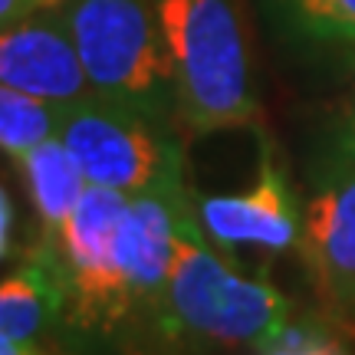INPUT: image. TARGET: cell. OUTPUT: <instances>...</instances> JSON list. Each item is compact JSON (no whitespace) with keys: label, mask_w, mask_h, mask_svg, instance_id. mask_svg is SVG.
Instances as JSON below:
<instances>
[{"label":"cell","mask_w":355,"mask_h":355,"mask_svg":"<svg viewBox=\"0 0 355 355\" xmlns=\"http://www.w3.org/2000/svg\"><path fill=\"white\" fill-rule=\"evenodd\" d=\"M300 250L322 316L355 332V145L339 132L319 141L306 168Z\"/></svg>","instance_id":"cell-6"},{"label":"cell","mask_w":355,"mask_h":355,"mask_svg":"<svg viewBox=\"0 0 355 355\" xmlns=\"http://www.w3.org/2000/svg\"><path fill=\"white\" fill-rule=\"evenodd\" d=\"M66 0H0V26L26 20V17H37L46 10H60Z\"/></svg>","instance_id":"cell-13"},{"label":"cell","mask_w":355,"mask_h":355,"mask_svg":"<svg viewBox=\"0 0 355 355\" xmlns=\"http://www.w3.org/2000/svg\"><path fill=\"white\" fill-rule=\"evenodd\" d=\"M339 135H343L349 145H355V99H352V105H349V112H345V122H343V128H339Z\"/></svg>","instance_id":"cell-17"},{"label":"cell","mask_w":355,"mask_h":355,"mask_svg":"<svg viewBox=\"0 0 355 355\" xmlns=\"http://www.w3.org/2000/svg\"><path fill=\"white\" fill-rule=\"evenodd\" d=\"M0 355H43L33 339H17L10 332L0 329Z\"/></svg>","instance_id":"cell-15"},{"label":"cell","mask_w":355,"mask_h":355,"mask_svg":"<svg viewBox=\"0 0 355 355\" xmlns=\"http://www.w3.org/2000/svg\"><path fill=\"white\" fill-rule=\"evenodd\" d=\"M128 198L89 184L56 234L37 254L56 286L53 339L66 355H135V309L122 257Z\"/></svg>","instance_id":"cell-1"},{"label":"cell","mask_w":355,"mask_h":355,"mask_svg":"<svg viewBox=\"0 0 355 355\" xmlns=\"http://www.w3.org/2000/svg\"><path fill=\"white\" fill-rule=\"evenodd\" d=\"M56 128H60L56 105H46L24 92L0 86V148L7 155L33 148L37 141L56 135Z\"/></svg>","instance_id":"cell-12"},{"label":"cell","mask_w":355,"mask_h":355,"mask_svg":"<svg viewBox=\"0 0 355 355\" xmlns=\"http://www.w3.org/2000/svg\"><path fill=\"white\" fill-rule=\"evenodd\" d=\"M63 20L96 96L178 122V89L152 0H66Z\"/></svg>","instance_id":"cell-4"},{"label":"cell","mask_w":355,"mask_h":355,"mask_svg":"<svg viewBox=\"0 0 355 355\" xmlns=\"http://www.w3.org/2000/svg\"><path fill=\"white\" fill-rule=\"evenodd\" d=\"M270 26L293 46H355V0H260Z\"/></svg>","instance_id":"cell-10"},{"label":"cell","mask_w":355,"mask_h":355,"mask_svg":"<svg viewBox=\"0 0 355 355\" xmlns=\"http://www.w3.org/2000/svg\"><path fill=\"white\" fill-rule=\"evenodd\" d=\"M0 86L56 109L92 96L63 10L0 26Z\"/></svg>","instance_id":"cell-8"},{"label":"cell","mask_w":355,"mask_h":355,"mask_svg":"<svg viewBox=\"0 0 355 355\" xmlns=\"http://www.w3.org/2000/svg\"><path fill=\"white\" fill-rule=\"evenodd\" d=\"M198 207L184 188L175 201V257L168 313L178 355L214 349L263 352L290 326V303L270 279L243 277L224 254L211 250Z\"/></svg>","instance_id":"cell-2"},{"label":"cell","mask_w":355,"mask_h":355,"mask_svg":"<svg viewBox=\"0 0 355 355\" xmlns=\"http://www.w3.org/2000/svg\"><path fill=\"white\" fill-rule=\"evenodd\" d=\"M178 89V122L198 135L257 122L250 53L234 0H152Z\"/></svg>","instance_id":"cell-3"},{"label":"cell","mask_w":355,"mask_h":355,"mask_svg":"<svg viewBox=\"0 0 355 355\" xmlns=\"http://www.w3.org/2000/svg\"><path fill=\"white\" fill-rule=\"evenodd\" d=\"M10 158L26 181L33 211L40 217V237L56 234L89 188L83 168L76 165V158L69 155L60 135H50V139L37 141L33 148L17 152Z\"/></svg>","instance_id":"cell-9"},{"label":"cell","mask_w":355,"mask_h":355,"mask_svg":"<svg viewBox=\"0 0 355 355\" xmlns=\"http://www.w3.org/2000/svg\"><path fill=\"white\" fill-rule=\"evenodd\" d=\"M194 207L204 234L220 250L257 247L266 254H283L290 247H300L303 204L279 165L273 141L263 132L254 184L237 194H204L194 201Z\"/></svg>","instance_id":"cell-7"},{"label":"cell","mask_w":355,"mask_h":355,"mask_svg":"<svg viewBox=\"0 0 355 355\" xmlns=\"http://www.w3.org/2000/svg\"><path fill=\"white\" fill-rule=\"evenodd\" d=\"M53 316H56V286L50 266L33 250L20 270H13L0 283V329L17 339L37 343V336L53 332Z\"/></svg>","instance_id":"cell-11"},{"label":"cell","mask_w":355,"mask_h":355,"mask_svg":"<svg viewBox=\"0 0 355 355\" xmlns=\"http://www.w3.org/2000/svg\"><path fill=\"white\" fill-rule=\"evenodd\" d=\"M306 355H352V352H345L343 345H339V343H336V339H332V336H329L326 343H319L316 349H309V352H306Z\"/></svg>","instance_id":"cell-16"},{"label":"cell","mask_w":355,"mask_h":355,"mask_svg":"<svg viewBox=\"0 0 355 355\" xmlns=\"http://www.w3.org/2000/svg\"><path fill=\"white\" fill-rule=\"evenodd\" d=\"M56 135L96 188L132 198L184 181L178 122L141 115L96 92L60 109Z\"/></svg>","instance_id":"cell-5"},{"label":"cell","mask_w":355,"mask_h":355,"mask_svg":"<svg viewBox=\"0 0 355 355\" xmlns=\"http://www.w3.org/2000/svg\"><path fill=\"white\" fill-rule=\"evenodd\" d=\"M13 227H17V217H13V204L7 198V191L0 184V260H7L13 254Z\"/></svg>","instance_id":"cell-14"}]
</instances>
